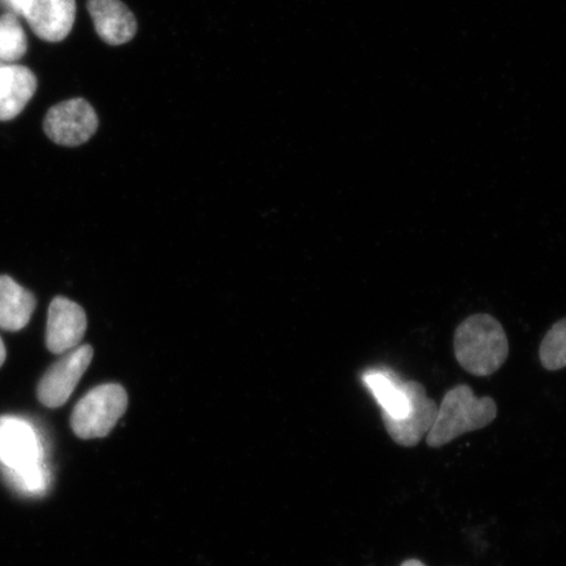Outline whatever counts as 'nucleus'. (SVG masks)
Here are the masks:
<instances>
[{
	"mask_svg": "<svg viewBox=\"0 0 566 566\" xmlns=\"http://www.w3.org/2000/svg\"><path fill=\"white\" fill-rule=\"evenodd\" d=\"M544 369L558 371L566 367V317L562 318L544 336L539 348Z\"/></svg>",
	"mask_w": 566,
	"mask_h": 566,
	"instance_id": "15",
	"label": "nucleus"
},
{
	"mask_svg": "<svg viewBox=\"0 0 566 566\" xmlns=\"http://www.w3.org/2000/svg\"><path fill=\"white\" fill-rule=\"evenodd\" d=\"M495 417L497 405L490 396L476 398L470 386H455L444 395L441 406L438 407L427 443L429 448H442L460 436L488 427Z\"/></svg>",
	"mask_w": 566,
	"mask_h": 566,
	"instance_id": "2",
	"label": "nucleus"
},
{
	"mask_svg": "<svg viewBox=\"0 0 566 566\" xmlns=\"http://www.w3.org/2000/svg\"><path fill=\"white\" fill-rule=\"evenodd\" d=\"M0 4L4 6L7 10L12 11L15 15L23 13L24 0H0Z\"/></svg>",
	"mask_w": 566,
	"mask_h": 566,
	"instance_id": "17",
	"label": "nucleus"
},
{
	"mask_svg": "<svg viewBox=\"0 0 566 566\" xmlns=\"http://www.w3.org/2000/svg\"><path fill=\"white\" fill-rule=\"evenodd\" d=\"M6 357H7L6 346H4L3 339L0 338V367H2L3 364L6 363Z\"/></svg>",
	"mask_w": 566,
	"mask_h": 566,
	"instance_id": "18",
	"label": "nucleus"
},
{
	"mask_svg": "<svg viewBox=\"0 0 566 566\" xmlns=\"http://www.w3.org/2000/svg\"><path fill=\"white\" fill-rule=\"evenodd\" d=\"M38 90V80L24 66H0V122H9L24 111Z\"/></svg>",
	"mask_w": 566,
	"mask_h": 566,
	"instance_id": "11",
	"label": "nucleus"
},
{
	"mask_svg": "<svg viewBox=\"0 0 566 566\" xmlns=\"http://www.w3.org/2000/svg\"><path fill=\"white\" fill-rule=\"evenodd\" d=\"M92 358H94V349L91 345L77 346L62 354V357L49 367L40 380L38 398L41 405L52 409L66 405L84 373L87 371Z\"/></svg>",
	"mask_w": 566,
	"mask_h": 566,
	"instance_id": "5",
	"label": "nucleus"
},
{
	"mask_svg": "<svg viewBox=\"0 0 566 566\" xmlns=\"http://www.w3.org/2000/svg\"><path fill=\"white\" fill-rule=\"evenodd\" d=\"M21 15L40 39L60 42L73 30L76 3L75 0H24Z\"/></svg>",
	"mask_w": 566,
	"mask_h": 566,
	"instance_id": "9",
	"label": "nucleus"
},
{
	"mask_svg": "<svg viewBox=\"0 0 566 566\" xmlns=\"http://www.w3.org/2000/svg\"><path fill=\"white\" fill-rule=\"evenodd\" d=\"M34 295L9 275H0V328L18 332L31 322L35 310Z\"/></svg>",
	"mask_w": 566,
	"mask_h": 566,
	"instance_id": "12",
	"label": "nucleus"
},
{
	"mask_svg": "<svg viewBox=\"0 0 566 566\" xmlns=\"http://www.w3.org/2000/svg\"><path fill=\"white\" fill-rule=\"evenodd\" d=\"M46 462L44 440L31 421L0 416V467L23 470Z\"/></svg>",
	"mask_w": 566,
	"mask_h": 566,
	"instance_id": "4",
	"label": "nucleus"
},
{
	"mask_svg": "<svg viewBox=\"0 0 566 566\" xmlns=\"http://www.w3.org/2000/svg\"><path fill=\"white\" fill-rule=\"evenodd\" d=\"M96 32L109 45H124L137 33V20L122 0H88Z\"/></svg>",
	"mask_w": 566,
	"mask_h": 566,
	"instance_id": "10",
	"label": "nucleus"
},
{
	"mask_svg": "<svg viewBox=\"0 0 566 566\" xmlns=\"http://www.w3.org/2000/svg\"><path fill=\"white\" fill-rule=\"evenodd\" d=\"M127 394L123 386L102 385L77 402L71 415V429L82 440H95L111 433L125 415Z\"/></svg>",
	"mask_w": 566,
	"mask_h": 566,
	"instance_id": "3",
	"label": "nucleus"
},
{
	"mask_svg": "<svg viewBox=\"0 0 566 566\" xmlns=\"http://www.w3.org/2000/svg\"><path fill=\"white\" fill-rule=\"evenodd\" d=\"M375 400L381 408V415L401 419L409 412L410 402L398 379L389 373L370 371L364 377Z\"/></svg>",
	"mask_w": 566,
	"mask_h": 566,
	"instance_id": "13",
	"label": "nucleus"
},
{
	"mask_svg": "<svg viewBox=\"0 0 566 566\" xmlns=\"http://www.w3.org/2000/svg\"><path fill=\"white\" fill-rule=\"evenodd\" d=\"M0 472L13 491L30 497L44 495L52 484V472L46 462L23 470H7L0 467Z\"/></svg>",
	"mask_w": 566,
	"mask_h": 566,
	"instance_id": "14",
	"label": "nucleus"
},
{
	"mask_svg": "<svg viewBox=\"0 0 566 566\" xmlns=\"http://www.w3.org/2000/svg\"><path fill=\"white\" fill-rule=\"evenodd\" d=\"M400 566H427V565H424L420 560H417V558H410V560L402 563Z\"/></svg>",
	"mask_w": 566,
	"mask_h": 566,
	"instance_id": "19",
	"label": "nucleus"
},
{
	"mask_svg": "<svg viewBox=\"0 0 566 566\" xmlns=\"http://www.w3.org/2000/svg\"><path fill=\"white\" fill-rule=\"evenodd\" d=\"M27 52V35L15 13L0 18V60L15 62Z\"/></svg>",
	"mask_w": 566,
	"mask_h": 566,
	"instance_id": "16",
	"label": "nucleus"
},
{
	"mask_svg": "<svg viewBox=\"0 0 566 566\" xmlns=\"http://www.w3.org/2000/svg\"><path fill=\"white\" fill-rule=\"evenodd\" d=\"M87 331V315L80 304L56 296L49 306L46 346L49 352L62 356L80 346Z\"/></svg>",
	"mask_w": 566,
	"mask_h": 566,
	"instance_id": "8",
	"label": "nucleus"
},
{
	"mask_svg": "<svg viewBox=\"0 0 566 566\" xmlns=\"http://www.w3.org/2000/svg\"><path fill=\"white\" fill-rule=\"evenodd\" d=\"M454 352L460 366L475 377L497 373L509 357L506 332L490 314H475L460 323L454 335Z\"/></svg>",
	"mask_w": 566,
	"mask_h": 566,
	"instance_id": "1",
	"label": "nucleus"
},
{
	"mask_svg": "<svg viewBox=\"0 0 566 566\" xmlns=\"http://www.w3.org/2000/svg\"><path fill=\"white\" fill-rule=\"evenodd\" d=\"M98 118L84 98L53 106L44 122L46 136L56 145L76 147L86 144L97 130Z\"/></svg>",
	"mask_w": 566,
	"mask_h": 566,
	"instance_id": "7",
	"label": "nucleus"
},
{
	"mask_svg": "<svg viewBox=\"0 0 566 566\" xmlns=\"http://www.w3.org/2000/svg\"><path fill=\"white\" fill-rule=\"evenodd\" d=\"M401 387L410 402L409 412L401 419H392L386 415H381V419H384L388 436L396 443L402 448H415L433 428L438 405L436 400L428 398L427 389L420 381H405Z\"/></svg>",
	"mask_w": 566,
	"mask_h": 566,
	"instance_id": "6",
	"label": "nucleus"
}]
</instances>
